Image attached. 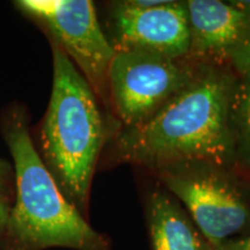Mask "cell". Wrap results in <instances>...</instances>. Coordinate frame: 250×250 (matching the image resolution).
I'll use <instances>...</instances> for the list:
<instances>
[{"label": "cell", "mask_w": 250, "mask_h": 250, "mask_svg": "<svg viewBox=\"0 0 250 250\" xmlns=\"http://www.w3.org/2000/svg\"><path fill=\"white\" fill-rule=\"evenodd\" d=\"M237 77L228 64H205L147 123L118 130L107 144L105 162L147 171L187 160L235 167L229 114Z\"/></svg>", "instance_id": "6da1fadb"}, {"label": "cell", "mask_w": 250, "mask_h": 250, "mask_svg": "<svg viewBox=\"0 0 250 250\" xmlns=\"http://www.w3.org/2000/svg\"><path fill=\"white\" fill-rule=\"evenodd\" d=\"M0 131L13 158L17 193L0 250H111L109 237L94 229L59 190L31 139L26 109L8 105Z\"/></svg>", "instance_id": "7a4b0ae2"}, {"label": "cell", "mask_w": 250, "mask_h": 250, "mask_svg": "<svg viewBox=\"0 0 250 250\" xmlns=\"http://www.w3.org/2000/svg\"><path fill=\"white\" fill-rule=\"evenodd\" d=\"M54 81L41 124V158L62 195L88 220L94 173L103 148L121 124L103 115L102 104L79 70L50 40Z\"/></svg>", "instance_id": "3957f363"}, {"label": "cell", "mask_w": 250, "mask_h": 250, "mask_svg": "<svg viewBox=\"0 0 250 250\" xmlns=\"http://www.w3.org/2000/svg\"><path fill=\"white\" fill-rule=\"evenodd\" d=\"M179 201L212 248L250 235V176L234 166L187 160L149 171Z\"/></svg>", "instance_id": "277c9868"}, {"label": "cell", "mask_w": 250, "mask_h": 250, "mask_svg": "<svg viewBox=\"0 0 250 250\" xmlns=\"http://www.w3.org/2000/svg\"><path fill=\"white\" fill-rule=\"evenodd\" d=\"M205 64L143 51H116L108 76L111 116L121 129L147 123Z\"/></svg>", "instance_id": "5b68a950"}, {"label": "cell", "mask_w": 250, "mask_h": 250, "mask_svg": "<svg viewBox=\"0 0 250 250\" xmlns=\"http://www.w3.org/2000/svg\"><path fill=\"white\" fill-rule=\"evenodd\" d=\"M67 55L111 116L108 76L116 54L89 0H21L15 2Z\"/></svg>", "instance_id": "8992f818"}, {"label": "cell", "mask_w": 250, "mask_h": 250, "mask_svg": "<svg viewBox=\"0 0 250 250\" xmlns=\"http://www.w3.org/2000/svg\"><path fill=\"white\" fill-rule=\"evenodd\" d=\"M108 40L115 51H143L170 58L187 57L189 27L184 1L169 0L138 8L125 0L108 4Z\"/></svg>", "instance_id": "52a82bcc"}, {"label": "cell", "mask_w": 250, "mask_h": 250, "mask_svg": "<svg viewBox=\"0 0 250 250\" xmlns=\"http://www.w3.org/2000/svg\"><path fill=\"white\" fill-rule=\"evenodd\" d=\"M189 52L202 64L225 65L250 34V15L220 0H186Z\"/></svg>", "instance_id": "ba28073f"}, {"label": "cell", "mask_w": 250, "mask_h": 250, "mask_svg": "<svg viewBox=\"0 0 250 250\" xmlns=\"http://www.w3.org/2000/svg\"><path fill=\"white\" fill-rule=\"evenodd\" d=\"M145 218L151 250H212L183 205L161 184L147 192Z\"/></svg>", "instance_id": "9c48e42d"}, {"label": "cell", "mask_w": 250, "mask_h": 250, "mask_svg": "<svg viewBox=\"0 0 250 250\" xmlns=\"http://www.w3.org/2000/svg\"><path fill=\"white\" fill-rule=\"evenodd\" d=\"M234 164L250 176V72L237 77L230 102Z\"/></svg>", "instance_id": "30bf717a"}, {"label": "cell", "mask_w": 250, "mask_h": 250, "mask_svg": "<svg viewBox=\"0 0 250 250\" xmlns=\"http://www.w3.org/2000/svg\"><path fill=\"white\" fill-rule=\"evenodd\" d=\"M227 64L237 76L250 72V34L230 54Z\"/></svg>", "instance_id": "8fae6325"}, {"label": "cell", "mask_w": 250, "mask_h": 250, "mask_svg": "<svg viewBox=\"0 0 250 250\" xmlns=\"http://www.w3.org/2000/svg\"><path fill=\"white\" fill-rule=\"evenodd\" d=\"M14 192V170L7 161L0 159V193L11 199Z\"/></svg>", "instance_id": "7c38bea8"}, {"label": "cell", "mask_w": 250, "mask_h": 250, "mask_svg": "<svg viewBox=\"0 0 250 250\" xmlns=\"http://www.w3.org/2000/svg\"><path fill=\"white\" fill-rule=\"evenodd\" d=\"M212 250H250V235L212 248Z\"/></svg>", "instance_id": "4fadbf2b"}, {"label": "cell", "mask_w": 250, "mask_h": 250, "mask_svg": "<svg viewBox=\"0 0 250 250\" xmlns=\"http://www.w3.org/2000/svg\"><path fill=\"white\" fill-rule=\"evenodd\" d=\"M9 201H11V199L0 193V235L4 232L6 223H7L9 210H11Z\"/></svg>", "instance_id": "5bb4252c"}, {"label": "cell", "mask_w": 250, "mask_h": 250, "mask_svg": "<svg viewBox=\"0 0 250 250\" xmlns=\"http://www.w3.org/2000/svg\"><path fill=\"white\" fill-rule=\"evenodd\" d=\"M228 2L233 5L234 7L239 8L240 11L250 15V0H229Z\"/></svg>", "instance_id": "9a60e30c"}]
</instances>
